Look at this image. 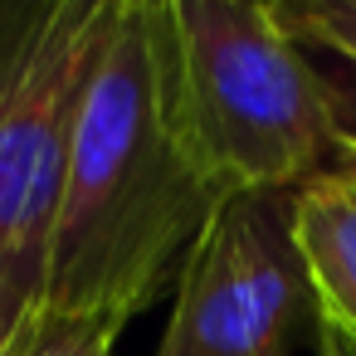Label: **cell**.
I'll return each mask as SVG.
<instances>
[{"label": "cell", "instance_id": "cell-4", "mask_svg": "<svg viewBox=\"0 0 356 356\" xmlns=\"http://www.w3.org/2000/svg\"><path fill=\"white\" fill-rule=\"evenodd\" d=\"M317 327L298 191H229L200 225L156 356H288Z\"/></svg>", "mask_w": 356, "mask_h": 356}, {"label": "cell", "instance_id": "cell-9", "mask_svg": "<svg viewBox=\"0 0 356 356\" xmlns=\"http://www.w3.org/2000/svg\"><path fill=\"white\" fill-rule=\"evenodd\" d=\"M317 341H322V356H356V341H351L346 332L327 327L322 317H317Z\"/></svg>", "mask_w": 356, "mask_h": 356}, {"label": "cell", "instance_id": "cell-8", "mask_svg": "<svg viewBox=\"0 0 356 356\" xmlns=\"http://www.w3.org/2000/svg\"><path fill=\"white\" fill-rule=\"evenodd\" d=\"M278 25L302 40V44H322L337 49L341 59L356 64V0H322V6H273Z\"/></svg>", "mask_w": 356, "mask_h": 356}, {"label": "cell", "instance_id": "cell-7", "mask_svg": "<svg viewBox=\"0 0 356 356\" xmlns=\"http://www.w3.org/2000/svg\"><path fill=\"white\" fill-rule=\"evenodd\" d=\"M118 332L88 317H49L35 312L20 332V341L10 346V356H113Z\"/></svg>", "mask_w": 356, "mask_h": 356}, {"label": "cell", "instance_id": "cell-3", "mask_svg": "<svg viewBox=\"0 0 356 356\" xmlns=\"http://www.w3.org/2000/svg\"><path fill=\"white\" fill-rule=\"evenodd\" d=\"M118 0H54L0 40V302L30 322L44 302L69 152Z\"/></svg>", "mask_w": 356, "mask_h": 356}, {"label": "cell", "instance_id": "cell-6", "mask_svg": "<svg viewBox=\"0 0 356 356\" xmlns=\"http://www.w3.org/2000/svg\"><path fill=\"white\" fill-rule=\"evenodd\" d=\"M288 40H293V35H288ZM293 44L302 49L312 79H317V88H322V108H327L337 152L356 156V64L341 59L337 49H322V44H302V40H293Z\"/></svg>", "mask_w": 356, "mask_h": 356}, {"label": "cell", "instance_id": "cell-1", "mask_svg": "<svg viewBox=\"0 0 356 356\" xmlns=\"http://www.w3.org/2000/svg\"><path fill=\"white\" fill-rule=\"evenodd\" d=\"M215 200L181 113L171 0H118L69 152L40 312L122 332L181 273Z\"/></svg>", "mask_w": 356, "mask_h": 356}, {"label": "cell", "instance_id": "cell-5", "mask_svg": "<svg viewBox=\"0 0 356 356\" xmlns=\"http://www.w3.org/2000/svg\"><path fill=\"white\" fill-rule=\"evenodd\" d=\"M298 244L317 293V317L356 341V181L322 171L298 186Z\"/></svg>", "mask_w": 356, "mask_h": 356}, {"label": "cell", "instance_id": "cell-10", "mask_svg": "<svg viewBox=\"0 0 356 356\" xmlns=\"http://www.w3.org/2000/svg\"><path fill=\"white\" fill-rule=\"evenodd\" d=\"M20 332H25V322H20L6 302H0V356H10V346L20 341Z\"/></svg>", "mask_w": 356, "mask_h": 356}, {"label": "cell", "instance_id": "cell-2", "mask_svg": "<svg viewBox=\"0 0 356 356\" xmlns=\"http://www.w3.org/2000/svg\"><path fill=\"white\" fill-rule=\"evenodd\" d=\"M181 113L220 195L298 191L337 156L322 88L259 0H171Z\"/></svg>", "mask_w": 356, "mask_h": 356}]
</instances>
